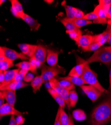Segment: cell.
I'll return each mask as SVG.
<instances>
[{"instance_id": "f546056e", "label": "cell", "mask_w": 111, "mask_h": 125, "mask_svg": "<svg viewBox=\"0 0 111 125\" xmlns=\"http://www.w3.org/2000/svg\"><path fill=\"white\" fill-rule=\"evenodd\" d=\"M66 33L69 35L70 38L75 42L76 43L78 42L80 38L82 36V31L80 29L77 31H73V32H67V31H66Z\"/></svg>"}, {"instance_id": "44dd1931", "label": "cell", "mask_w": 111, "mask_h": 125, "mask_svg": "<svg viewBox=\"0 0 111 125\" xmlns=\"http://www.w3.org/2000/svg\"><path fill=\"white\" fill-rule=\"evenodd\" d=\"M65 20H66L67 21L73 24L75 27H76L77 28L80 29L83 27H84L87 25H89L90 24H93V21H88L86 20L83 19H68L67 18H64Z\"/></svg>"}, {"instance_id": "484cf974", "label": "cell", "mask_w": 111, "mask_h": 125, "mask_svg": "<svg viewBox=\"0 0 111 125\" xmlns=\"http://www.w3.org/2000/svg\"><path fill=\"white\" fill-rule=\"evenodd\" d=\"M78 96L76 91L75 90L70 91L69 95V103L70 108H74L75 107L78 102Z\"/></svg>"}, {"instance_id": "1f68e13d", "label": "cell", "mask_w": 111, "mask_h": 125, "mask_svg": "<svg viewBox=\"0 0 111 125\" xmlns=\"http://www.w3.org/2000/svg\"><path fill=\"white\" fill-rule=\"evenodd\" d=\"M60 22L64 26V27L66 29V31H67V32H73V31H77L80 29L75 27L73 24L67 21H66L64 19L60 20Z\"/></svg>"}, {"instance_id": "7402d4cb", "label": "cell", "mask_w": 111, "mask_h": 125, "mask_svg": "<svg viewBox=\"0 0 111 125\" xmlns=\"http://www.w3.org/2000/svg\"><path fill=\"white\" fill-rule=\"evenodd\" d=\"M47 91L50 94V95L52 97L54 100L58 104L59 107L64 109L65 108V106L66 105L64 100L58 95V94L54 90L52 89L51 87L48 88Z\"/></svg>"}, {"instance_id": "603a6c76", "label": "cell", "mask_w": 111, "mask_h": 125, "mask_svg": "<svg viewBox=\"0 0 111 125\" xmlns=\"http://www.w3.org/2000/svg\"><path fill=\"white\" fill-rule=\"evenodd\" d=\"M43 79L41 76H36L33 81L31 82V86L33 88L34 93L35 94L37 91H39L43 84Z\"/></svg>"}, {"instance_id": "277c9868", "label": "cell", "mask_w": 111, "mask_h": 125, "mask_svg": "<svg viewBox=\"0 0 111 125\" xmlns=\"http://www.w3.org/2000/svg\"><path fill=\"white\" fill-rule=\"evenodd\" d=\"M65 73L66 70L59 65L49 66L44 64L42 66L41 76L44 83L49 82V80L55 78L59 74H65Z\"/></svg>"}, {"instance_id": "7bdbcfd3", "label": "cell", "mask_w": 111, "mask_h": 125, "mask_svg": "<svg viewBox=\"0 0 111 125\" xmlns=\"http://www.w3.org/2000/svg\"><path fill=\"white\" fill-rule=\"evenodd\" d=\"M54 125H61V122H60V110L59 108H58V111L55 117Z\"/></svg>"}, {"instance_id": "9a60e30c", "label": "cell", "mask_w": 111, "mask_h": 125, "mask_svg": "<svg viewBox=\"0 0 111 125\" xmlns=\"http://www.w3.org/2000/svg\"><path fill=\"white\" fill-rule=\"evenodd\" d=\"M21 19L29 26L32 31H38L41 26L36 20L26 13L22 16Z\"/></svg>"}, {"instance_id": "681fc988", "label": "cell", "mask_w": 111, "mask_h": 125, "mask_svg": "<svg viewBox=\"0 0 111 125\" xmlns=\"http://www.w3.org/2000/svg\"><path fill=\"white\" fill-rule=\"evenodd\" d=\"M54 1H53V0H52V1H51V0H46V1H44V2H45L46 3L49 4H51Z\"/></svg>"}, {"instance_id": "9f6ffc18", "label": "cell", "mask_w": 111, "mask_h": 125, "mask_svg": "<svg viewBox=\"0 0 111 125\" xmlns=\"http://www.w3.org/2000/svg\"></svg>"}, {"instance_id": "b9f144b4", "label": "cell", "mask_w": 111, "mask_h": 125, "mask_svg": "<svg viewBox=\"0 0 111 125\" xmlns=\"http://www.w3.org/2000/svg\"><path fill=\"white\" fill-rule=\"evenodd\" d=\"M108 20L107 18H98L97 19L94 20L93 21V23L94 24H107Z\"/></svg>"}, {"instance_id": "d6a6232c", "label": "cell", "mask_w": 111, "mask_h": 125, "mask_svg": "<svg viewBox=\"0 0 111 125\" xmlns=\"http://www.w3.org/2000/svg\"><path fill=\"white\" fill-rule=\"evenodd\" d=\"M99 5L101 6L104 10L107 16V14L111 10V1L110 0H99Z\"/></svg>"}, {"instance_id": "d590c367", "label": "cell", "mask_w": 111, "mask_h": 125, "mask_svg": "<svg viewBox=\"0 0 111 125\" xmlns=\"http://www.w3.org/2000/svg\"><path fill=\"white\" fill-rule=\"evenodd\" d=\"M28 73V71L25 70H20L17 75H16L14 81L20 82L23 81L25 77Z\"/></svg>"}, {"instance_id": "5b68a950", "label": "cell", "mask_w": 111, "mask_h": 125, "mask_svg": "<svg viewBox=\"0 0 111 125\" xmlns=\"http://www.w3.org/2000/svg\"><path fill=\"white\" fill-rule=\"evenodd\" d=\"M48 82L50 87L54 90L58 94V95L64 100L67 107L70 109L69 95L70 91L60 86L58 84V80L56 78L49 80Z\"/></svg>"}, {"instance_id": "11a10c76", "label": "cell", "mask_w": 111, "mask_h": 125, "mask_svg": "<svg viewBox=\"0 0 111 125\" xmlns=\"http://www.w3.org/2000/svg\"></svg>"}, {"instance_id": "836d02e7", "label": "cell", "mask_w": 111, "mask_h": 125, "mask_svg": "<svg viewBox=\"0 0 111 125\" xmlns=\"http://www.w3.org/2000/svg\"><path fill=\"white\" fill-rule=\"evenodd\" d=\"M99 18H107L106 14L102 7L100 5H97L93 11Z\"/></svg>"}, {"instance_id": "816d5d0a", "label": "cell", "mask_w": 111, "mask_h": 125, "mask_svg": "<svg viewBox=\"0 0 111 125\" xmlns=\"http://www.w3.org/2000/svg\"><path fill=\"white\" fill-rule=\"evenodd\" d=\"M108 25H109L110 26H111V20H108V23H107Z\"/></svg>"}, {"instance_id": "ee69618b", "label": "cell", "mask_w": 111, "mask_h": 125, "mask_svg": "<svg viewBox=\"0 0 111 125\" xmlns=\"http://www.w3.org/2000/svg\"><path fill=\"white\" fill-rule=\"evenodd\" d=\"M5 98L2 92H0V107L2 106L4 104H5Z\"/></svg>"}, {"instance_id": "83f0119b", "label": "cell", "mask_w": 111, "mask_h": 125, "mask_svg": "<svg viewBox=\"0 0 111 125\" xmlns=\"http://www.w3.org/2000/svg\"><path fill=\"white\" fill-rule=\"evenodd\" d=\"M60 110V120L61 125H68L69 123V116L65 112L64 109L59 107Z\"/></svg>"}, {"instance_id": "ffe728a7", "label": "cell", "mask_w": 111, "mask_h": 125, "mask_svg": "<svg viewBox=\"0 0 111 125\" xmlns=\"http://www.w3.org/2000/svg\"><path fill=\"white\" fill-rule=\"evenodd\" d=\"M4 94L7 103L13 107H15L16 102V91L7 90L1 91Z\"/></svg>"}, {"instance_id": "7c38bea8", "label": "cell", "mask_w": 111, "mask_h": 125, "mask_svg": "<svg viewBox=\"0 0 111 125\" xmlns=\"http://www.w3.org/2000/svg\"><path fill=\"white\" fill-rule=\"evenodd\" d=\"M19 70V69H17L4 71V81L2 84H0V88L5 87L14 82Z\"/></svg>"}, {"instance_id": "f5cc1de1", "label": "cell", "mask_w": 111, "mask_h": 125, "mask_svg": "<svg viewBox=\"0 0 111 125\" xmlns=\"http://www.w3.org/2000/svg\"><path fill=\"white\" fill-rule=\"evenodd\" d=\"M4 2H5V1H2V0H1V1H0V5L1 6L2 3H4Z\"/></svg>"}, {"instance_id": "8fae6325", "label": "cell", "mask_w": 111, "mask_h": 125, "mask_svg": "<svg viewBox=\"0 0 111 125\" xmlns=\"http://www.w3.org/2000/svg\"><path fill=\"white\" fill-rule=\"evenodd\" d=\"M47 50L44 46L37 45V48L33 58L41 62L43 65L44 64L46 60Z\"/></svg>"}, {"instance_id": "30bf717a", "label": "cell", "mask_w": 111, "mask_h": 125, "mask_svg": "<svg viewBox=\"0 0 111 125\" xmlns=\"http://www.w3.org/2000/svg\"><path fill=\"white\" fill-rule=\"evenodd\" d=\"M10 2L12 5L11 8V13L15 17L21 19L22 16L25 14L22 5L17 0H11Z\"/></svg>"}, {"instance_id": "bcb514c9", "label": "cell", "mask_w": 111, "mask_h": 125, "mask_svg": "<svg viewBox=\"0 0 111 125\" xmlns=\"http://www.w3.org/2000/svg\"><path fill=\"white\" fill-rule=\"evenodd\" d=\"M4 81V72L0 71V84H2Z\"/></svg>"}, {"instance_id": "db71d44e", "label": "cell", "mask_w": 111, "mask_h": 125, "mask_svg": "<svg viewBox=\"0 0 111 125\" xmlns=\"http://www.w3.org/2000/svg\"><path fill=\"white\" fill-rule=\"evenodd\" d=\"M68 125H71V122H70V120H69V124Z\"/></svg>"}, {"instance_id": "7dc6e473", "label": "cell", "mask_w": 111, "mask_h": 125, "mask_svg": "<svg viewBox=\"0 0 111 125\" xmlns=\"http://www.w3.org/2000/svg\"><path fill=\"white\" fill-rule=\"evenodd\" d=\"M109 81H110V86L109 90L111 92V69L110 71V74H109Z\"/></svg>"}, {"instance_id": "8992f818", "label": "cell", "mask_w": 111, "mask_h": 125, "mask_svg": "<svg viewBox=\"0 0 111 125\" xmlns=\"http://www.w3.org/2000/svg\"><path fill=\"white\" fill-rule=\"evenodd\" d=\"M93 103L96 102L102 95V93L91 85H83L80 87Z\"/></svg>"}, {"instance_id": "2e32d148", "label": "cell", "mask_w": 111, "mask_h": 125, "mask_svg": "<svg viewBox=\"0 0 111 125\" xmlns=\"http://www.w3.org/2000/svg\"><path fill=\"white\" fill-rule=\"evenodd\" d=\"M28 84L27 83L25 82L24 81H20V82H17L14 81L11 84L9 85L2 87L0 88V91H4L7 90H14L16 91L18 89H20L22 88H24L28 86Z\"/></svg>"}, {"instance_id": "52a82bcc", "label": "cell", "mask_w": 111, "mask_h": 125, "mask_svg": "<svg viewBox=\"0 0 111 125\" xmlns=\"http://www.w3.org/2000/svg\"><path fill=\"white\" fill-rule=\"evenodd\" d=\"M0 51L2 52L5 56L9 59L11 60L12 61H14L17 59L21 60H27L29 59L27 56L25 55L22 53H19L17 51L8 48L6 47H0Z\"/></svg>"}, {"instance_id": "f907efd6", "label": "cell", "mask_w": 111, "mask_h": 125, "mask_svg": "<svg viewBox=\"0 0 111 125\" xmlns=\"http://www.w3.org/2000/svg\"><path fill=\"white\" fill-rule=\"evenodd\" d=\"M107 43L111 46V36H110V38H109V40L107 42Z\"/></svg>"}, {"instance_id": "d4e9b609", "label": "cell", "mask_w": 111, "mask_h": 125, "mask_svg": "<svg viewBox=\"0 0 111 125\" xmlns=\"http://www.w3.org/2000/svg\"><path fill=\"white\" fill-rule=\"evenodd\" d=\"M15 66L13 61L9 59L0 62V71H6L9 68Z\"/></svg>"}, {"instance_id": "74e56055", "label": "cell", "mask_w": 111, "mask_h": 125, "mask_svg": "<svg viewBox=\"0 0 111 125\" xmlns=\"http://www.w3.org/2000/svg\"><path fill=\"white\" fill-rule=\"evenodd\" d=\"M29 62H31V63L35 68H39L40 67H41L43 65V64L41 63V62H40L39 61H37L36 60H35V59H34V58L32 57L31 58H29Z\"/></svg>"}, {"instance_id": "60d3db41", "label": "cell", "mask_w": 111, "mask_h": 125, "mask_svg": "<svg viewBox=\"0 0 111 125\" xmlns=\"http://www.w3.org/2000/svg\"><path fill=\"white\" fill-rule=\"evenodd\" d=\"M16 123L17 125H23L25 122V119L23 115H19L17 116L16 118Z\"/></svg>"}, {"instance_id": "e575fe53", "label": "cell", "mask_w": 111, "mask_h": 125, "mask_svg": "<svg viewBox=\"0 0 111 125\" xmlns=\"http://www.w3.org/2000/svg\"><path fill=\"white\" fill-rule=\"evenodd\" d=\"M102 46L99 43H94L91 44L90 46L82 48V50L83 52H90V51H96L99 49Z\"/></svg>"}, {"instance_id": "6da1fadb", "label": "cell", "mask_w": 111, "mask_h": 125, "mask_svg": "<svg viewBox=\"0 0 111 125\" xmlns=\"http://www.w3.org/2000/svg\"><path fill=\"white\" fill-rule=\"evenodd\" d=\"M111 121V94L93 111L91 122L93 125H105Z\"/></svg>"}, {"instance_id": "4fadbf2b", "label": "cell", "mask_w": 111, "mask_h": 125, "mask_svg": "<svg viewBox=\"0 0 111 125\" xmlns=\"http://www.w3.org/2000/svg\"><path fill=\"white\" fill-rule=\"evenodd\" d=\"M17 46L22 53L29 58L33 57L37 48V45L28 44H20Z\"/></svg>"}, {"instance_id": "d6986e66", "label": "cell", "mask_w": 111, "mask_h": 125, "mask_svg": "<svg viewBox=\"0 0 111 125\" xmlns=\"http://www.w3.org/2000/svg\"><path fill=\"white\" fill-rule=\"evenodd\" d=\"M58 81L60 80H67L72 83L74 85L78 86H81L83 85H85L86 84L84 80L82 78V77H73L71 76H66L64 77H61L59 76H56L55 77Z\"/></svg>"}, {"instance_id": "e0dca14e", "label": "cell", "mask_w": 111, "mask_h": 125, "mask_svg": "<svg viewBox=\"0 0 111 125\" xmlns=\"http://www.w3.org/2000/svg\"><path fill=\"white\" fill-rule=\"evenodd\" d=\"M93 36L90 35H84L81 36L79 41L76 43V44L78 47L83 48L90 46L91 44L93 43Z\"/></svg>"}, {"instance_id": "f1b7e54d", "label": "cell", "mask_w": 111, "mask_h": 125, "mask_svg": "<svg viewBox=\"0 0 111 125\" xmlns=\"http://www.w3.org/2000/svg\"><path fill=\"white\" fill-rule=\"evenodd\" d=\"M58 84L60 86L70 91L75 89V85L67 80H58Z\"/></svg>"}, {"instance_id": "ba28073f", "label": "cell", "mask_w": 111, "mask_h": 125, "mask_svg": "<svg viewBox=\"0 0 111 125\" xmlns=\"http://www.w3.org/2000/svg\"><path fill=\"white\" fill-rule=\"evenodd\" d=\"M76 56L77 64L70 71L68 76L73 77H81L83 73L85 66L87 64L85 60L77 55Z\"/></svg>"}, {"instance_id": "ac0fdd59", "label": "cell", "mask_w": 111, "mask_h": 125, "mask_svg": "<svg viewBox=\"0 0 111 125\" xmlns=\"http://www.w3.org/2000/svg\"><path fill=\"white\" fill-rule=\"evenodd\" d=\"M15 66L20 70H25L26 71H31L32 73L35 75H37V68L34 67L29 61H23L15 65Z\"/></svg>"}, {"instance_id": "9c48e42d", "label": "cell", "mask_w": 111, "mask_h": 125, "mask_svg": "<svg viewBox=\"0 0 111 125\" xmlns=\"http://www.w3.org/2000/svg\"><path fill=\"white\" fill-rule=\"evenodd\" d=\"M24 113L20 112L15 108L13 107L10 105L8 103H5L4 105L0 107V118L2 119L3 117L11 115V116H19L23 115Z\"/></svg>"}, {"instance_id": "4316f807", "label": "cell", "mask_w": 111, "mask_h": 125, "mask_svg": "<svg viewBox=\"0 0 111 125\" xmlns=\"http://www.w3.org/2000/svg\"><path fill=\"white\" fill-rule=\"evenodd\" d=\"M111 34V26L108 25L106 30L102 33L103 37L102 40L99 43L101 46H102L106 42H107Z\"/></svg>"}, {"instance_id": "ab89813d", "label": "cell", "mask_w": 111, "mask_h": 125, "mask_svg": "<svg viewBox=\"0 0 111 125\" xmlns=\"http://www.w3.org/2000/svg\"><path fill=\"white\" fill-rule=\"evenodd\" d=\"M85 14L83 11L80 9L76 8L75 9V19H83Z\"/></svg>"}, {"instance_id": "cb8c5ba5", "label": "cell", "mask_w": 111, "mask_h": 125, "mask_svg": "<svg viewBox=\"0 0 111 125\" xmlns=\"http://www.w3.org/2000/svg\"><path fill=\"white\" fill-rule=\"evenodd\" d=\"M72 117L77 121H83L86 119V115L84 111L76 109L72 112Z\"/></svg>"}, {"instance_id": "f35d334b", "label": "cell", "mask_w": 111, "mask_h": 125, "mask_svg": "<svg viewBox=\"0 0 111 125\" xmlns=\"http://www.w3.org/2000/svg\"><path fill=\"white\" fill-rule=\"evenodd\" d=\"M34 74L32 73H28L27 74L26 76L24 79V81L26 83H29L32 82L33 80L34 79Z\"/></svg>"}, {"instance_id": "8d00e7d4", "label": "cell", "mask_w": 111, "mask_h": 125, "mask_svg": "<svg viewBox=\"0 0 111 125\" xmlns=\"http://www.w3.org/2000/svg\"><path fill=\"white\" fill-rule=\"evenodd\" d=\"M98 18V16L94 12H91V13H89L88 14L85 15V16L83 18V19L88 20V21H90V20L94 21L95 20L97 19Z\"/></svg>"}, {"instance_id": "f6af8a7d", "label": "cell", "mask_w": 111, "mask_h": 125, "mask_svg": "<svg viewBox=\"0 0 111 125\" xmlns=\"http://www.w3.org/2000/svg\"><path fill=\"white\" fill-rule=\"evenodd\" d=\"M9 125H17L15 116H11V117L10 118Z\"/></svg>"}, {"instance_id": "c3c4849f", "label": "cell", "mask_w": 111, "mask_h": 125, "mask_svg": "<svg viewBox=\"0 0 111 125\" xmlns=\"http://www.w3.org/2000/svg\"><path fill=\"white\" fill-rule=\"evenodd\" d=\"M107 18H108L110 20H111V10H110L107 14Z\"/></svg>"}, {"instance_id": "4dcf8cb0", "label": "cell", "mask_w": 111, "mask_h": 125, "mask_svg": "<svg viewBox=\"0 0 111 125\" xmlns=\"http://www.w3.org/2000/svg\"><path fill=\"white\" fill-rule=\"evenodd\" d=\"M64 7L65 10L67 18L72 19L75 18V9L76 8L68 6L66 5H64Z\"/></svg>"}, {"instance_id": "3957f363", "label": "cell", "mask_w": 111, "mask_h": 125, "mask_svg": "<svg viewBox=\"0 0 111 125\" xmlns=\"http://www.w3.org/2000/svg\"><path fill=\"white\" fill-rule=\"evenodd\" d=\"M81 77L85 82L86 84L94 86L102 93H109L108 91L100 84L97 79V75L96 73L90 68L89 64H86L85 66L83 73Z\"/></svg>"}, {"instance_id": "5bb4252c", "label": "cell", "mask_w": 111, "mask_h": 125, "mask_svg": "<svg viewBox=\"0 0 111 125\" xmlns=\"http://www.w3.org/2000/svg\"><path fill=\"white\" fill-rule=\"evenodd\" d=\"M59 52L50 49L47 50V57L46 62L49 66L58 65V59Z\"/></svg>"}, {"instance_id": "7a4b0ae2", "label": "cell", "mask_w": 111, "mask_h": 125, "mask_svg": "<svg viewBox=\"0 0 111 125\" xmlns=\"http://www.w3.org/2000/svg\"><path fill=\"white\" fill-rule=\"evenodd\" d=\"M87 64L100 62L109 67L111 64V46H104L94 52V54L86 60Z\"/></svg>"}]
</instances>
